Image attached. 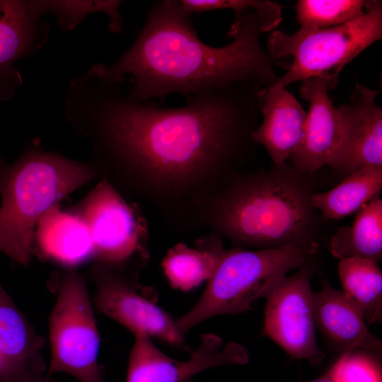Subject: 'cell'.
<instances>
[{
	"label": "cell",
	"instance_id": "6da1fadb",
	"mask_svg": "<svg viewBox=\"0 0 382 382\" xmlns=\"http://www.w3.org/2000/svg\"><path fill=\"white\" fill-rule=\"evenodd\" d=\"M124 78L96 64L73 79L65 96L66 117L91 135L110 157L161 188L187 186L234 158L260 114L263 88L241 84L195 95L164 108L125 93Z\"/></svg>",
	"mask_w": 382,
	"mask_h": 382
},
{
	"label": "cell",
	"instance_id": "7a4b0ae2",
	"mask_svg": "<svg viewBox=\"0 0 382 382\" xmlns=\"http://www.w3.org/2000/svg\"><path fill=\"white\" fill-rule=\"evenodd\" d=\"M191 15L180 1L154 3L133 45L107 71L115 77L129 76V96L153 100L178 93L195 95L252 83L272 85L277 79L272 60L260 42L267 32L263 20L253 9L233 23V41L211 47L197 36Z\"/></svg>",
	"mask_w": 382,
	"mask_h": 382
},
{
	"label": "cell",
	"instance_id": "3957f363",
	"mask_svg": "<svg viewBox=\"0 0 382 382\" xmlns=\"http://www.w3.org/2000/svg\"><path fill=\"white\" fill-rule=\"evenodd\" d=\"M236 184L216 202L214 218L232 241L259 249L318 250L312 236L313 207L307 186L285 166H275Z\"/></svg>",
	"mask_w": 382,
	"mask_h": 382
},
{
	"label": "cell",
	"instance_id": "277c9868",
	"mask_svg": "<svg viewBox=\"0 0 382 382\" xmlns=\"http://www.w3.org/2000/svg\"><path fill=\"white\" fill-rule=\"evenodd\" d=\"M89 165L41 150L28 149L7 168H0V253L26 265L35 228L64 197L90 181Z\"/></svg>",
	"mask_w": 382,
	"mask_h": 382
},
{
	"label": "cell",
	"instance_id": "5b68a950",
	"mask_svg": "<svg viewBox=\"0 0 382 382\" xmlns=\"http://www.w3.org/2000/svg\"><path fill=\"white\" fill-rule=\"evenodd\" d=\"M382 39V1L368 0L361 18L336 27L302 28L293 34L271 33L266 50L276 63L291 58L287 71L271 85L286 88L308 79L324 80L335 88L342 69L362 51Z\"/></svg>",
	"mask_w": 382,
	"mask_h": 382
},
{
	"label": "cell",
	"instance_id": "8992f818",
	"mask_svg": "<svg viewBox=\"0 0 382 382\" xmlns=\"http://www.w3.org/2000/svg\"><path fill=\"white\" fill-rule=\"evenodd\" d=\"M309 256L291 245L226 250L199 300L176 319L179 332L185 337L188 331L208 318L251 309L255 301L266 298L289 271L299 268Z\"/></svg>",
	"mask_w": 382,
	"mask_h": 382
},
{
	"label": "cell",
	"instance_id": "52a82bcc",
	"mask_svg": "<svg viewBox=\"0 0 382 382\" xmlns=\"http://www.w3.org/2000/svg\"><path fill=\"white\" fill-rule=\"evenodd\" d=\"M47 376L67 374L79 382H105L98 360L100 335L85 278L63 276L49 317Z\"/></svg>",
	"mask_w": 382,
	"mask_h": 382
},
{
	"label": "cell",
	"instance_id": "ba28073f",
	"mask_svg": "<svg viewBox=\"0 0 382 382\" xmlns=\"http://www.w3.org/2000/svg\"><path fill=\"white\" fill-rule=\"evenodd\" d=\"M290 277H284L266 296L263 332L291 357L321 364L325 354L316 337L313 264L306 261Z\"/></svg>",
	"mask_w": 382,
	"mask_h": 382
},
{
	"label": "cell",
	"instance_id": "9c48e42d",
	"mask_svg": "<svg viewBox=\"0 0 382 382\" xmlns=\"http://www.w3.org/2000/svg\"><path fill=\"white\" fill-rule=\"evenodd\" d=\"M78 214L90 231L94 257L102 265L112 269L136 256L146 259L144 220L107 180L89 193Z\"/></svg>",
	"mask_w": 382,
	"mask_h": 382
},
{
	"label": "cell",
	"instance_id": "30bf717a",
	"mask_svg": "<svg viewBox=\"0 0 382 382\" xmlns=\"http://www.w3.org/2000/svg\"><path fill=\"white\" fill-rule=\"evenodd\" d=\"M93 277L96 285L93 303L97 311L134 335H146L172 347L187 349L176 320L159 307L153 289L141 287L103 265L94 269Z\"/></svg>",
	"mask_w": 382,
	"mask_h": 382
},
{
	"label": "cell",
	"instance_id": "8fae6325",
	"mask_svg": "<svg viewBox=\"0 0 382 382\" xmlns=\"http://www.w3.org/2000/svg\"><path fill=\"white\" fill-rule=\"evenodd\" d=\"M146 335H134L127 371L126 382H184L207 369L248 362L247 349L236 342L223 346L214 334L201 337L198 347L186 361L170 357Z\"/></svg>",
	"mask_w": 382,
	"mask_h": 382
},
{
	"label": "cell",
	"instance_id": "7c38bea8",
	"mask_svg": "<svg viewBox=\"0 0 382 382\" xmlns=\"http://www.w3.org/2000/svg\"><path fill=\"white\" fill-rule=\"evenodd\" d=\"M379 92L357 84L348 103L337 108L342 124L339 146L329 166L352 173L366 166H382V108Z\"/></svg>",
	"mask_w": 382,
	"mask_h": 382
},
{
	"label": "cell",
	"instance_id": "4fadbf2b",
	"mask_svg": "<svg viewBox=\"0 0 382 382\" xmlns=\"http://www.w3.org/2000/svg\"><path fill=\"white\" fill-rule=\"evenodd\" d=\"M39 0H0V101L11 98L23 82L15 66L48 41L50 25Z\"/></svg>",
	"mask_w": 382,
	"mask_h": 382
},
{
	"label": "cell",
	"instance_id": "5bb4252c",
	"mask_svg": "<svg viewBox=\"0 0 382 382\" xmlns=\"http://www.w3.org/2000/svg\"><path fill=\"white\" fill-rule=\"evenodd\" d=\"M326 82L320 78L301 81L300 95L309 103L301 142L289 159L298 173H313L328 165L341 141L340 114L328 95Z\"/></svg>",
	"mask_w": 382,
	"mask_h": 382
},
{
	"label": "cell",
	"instance_id": "9a60e30c",
	"mask_svg": "<svg viewBox=\"0 0 382 382\" xmlns=\"http://www.w3.org/2000/svg\"><path fill=\"white\" fill-rule=\"evenodd\" d=\"M44 340L0 284V382L47 374Z\"/></svg>",
	"mask_w": 382,
	"mask_h": 382
},
{
	"label": "cell",
	"instance_id": "2e32d148",
	"mask_svg": "<svg viewBox=\"0 0 382 382\" xmlns=\"http://www.w3.org/2000/svg\"><path fill=\"white\" fill-rule=\"evenodd\" d=\"M258 108L262 121L252 139L266 149L275 166L283 165L301 142L306 112L289 91L272 86L260 91Z\"/></svg>",
	"mask_w": 382,
	"mask_h": 382
},
{
	"label": "cell",
	"instance_id": "e0dca14e",
	"mask_svg": "<svg viewBox=\"0 0 382 382\" xmlns=\"http://www.w3.org/2000/svg\"><path fill=\"white\" fill-rule=\"evenodd\" d=\"M313 308L316 327L341 354L362 349L381 355L382 341L369 330L360 310L327 280L313 292Z\"/></svg>",
	"mask_w": 382,
	"mask_h": 382
},
{
	"label": "cell",
	"instance_id": "ac0fdd59",
	"mask_svg": "<svg viewBox=\"0 0 382 382\" xmlns=\"http://www.w3.org/2000/svg\"><path fill=\"white\" fill-rule=\"evenodd\" d=\"M35 233L42 252L58 262L72 266L94 257L92 238L83 218L58 204L42 216Z\"/></svg>",
	"mask_w": 382,
	"mask_h": 382
},
{
	"label": "cell",
	"instance_id": "d6986e66",
	"mask_svg": "<svg viewBox=\"0 0 382 382\" xmlns=\"http://www.w3.org/2000/svg\"><path fill=\"white\" fill-rule=\"evenodd\" d=\"M226 250L216 236L197 241L195 248L178 243L163 259V272L173 288L190 291L210 279Z\"/></svg>",
	"mask_w": 382,
	"mask_h": 382
},
{
	"label": "cell",
	"instance_id": "ffe728a7",
	"mask_svg": "<svg viewBox=\"0 0 382 382\" xmlns=\"http://www.w3.org/2000/svg\"><path fill=\"white\" fill-rule=\"evenodd\" d=\"M381 189L382 166H366L350 173L332 189L313 194L311 204L325 219L339 220L378 198Z\"/></svg>",
	"mask_w": 382,
	"mask_h": 382
},
{
	"label": "cell",
	"instance_id": "44dd1931",
	"mask_svg": "<svg viewBox=\"0 0 382 382\" xmlns=\"http://www.w3.org/2000/svg\"><path fill=\"white\" fill-rule=\"evenodd\" d=\"M329 250L340 260L360 257L378 263L382 257V201L378 197L361 208L352 226L332 236Z\"/></svg>",
	"mask_w": 382,
	"mask_h": 382
},
{
	"label": "cell",
	"instance_id": "7402d4cb",
	"mask_svg": "<svg viewBox=\"0 0 382 382\" xmlns=\"http://www.w3.org/2000/svg\"><path fill=\"white\" fill-rule=\"evenodd\" d=\"M343 294L360 310L366 323L382 320V272L378 262L365 258L340 260Z\"/></svg>",
	"mask_w": 382,
	"mask_h": 382
},
{
	"label": "cell",
	"instance_id": "603a6c76",
	"mask_svg": "<svg viewBox=\"0 0 382 382\" xmlns=\"http://www.w3.org/2000/svg\"><path fill=\"white\" fill-rule=\"evenodd\" d=\"M364 0H299L296 18L302 28H326L352 22L364 15Z\"/></svg>",
	"mask_w": 382,
	"mask_h": 382
},
{
	"label": "cell",
	"instance_id": "cb8c5ba5",
	"mask_svg": "<svg viewBox=\"0 0 382 382\" xmlns=\"http://www.w3.org/2000/svg\"><path fill=\"white\" fill-rule=\"evenodd\" d=\"M39 1L44 13H52L58 25L63 30L73 29L86 16L96 12L107 14L108 28L112 33L120 32L123 25V18L120 11L122 1Z\"/></svg>",
	"mask_w": 382,
	"mask_h": 382
},
{
	"label": "cell",
	"instance_id": "d4e9b609",
	"mask_svg": "<svg viewBox=\"0 0 382 382\" xmlns=\"http://www.w3.org/2000/svg\"><path fill=\"white\" fill-rule=\"evenodd\" d=\"M332 366L335 382H382L381 363L366 353H342Z\"/></svg>",
	"mask_w": 382,
	"mask_h": 382
},
{
	"label": "cell",
	"instance_id": "484cf974",
	"mask_svg": "<svg viewBox=\"0 0 382 382\" xmlns=\"http://www.w3.org/2000/svg\"><path fill=\"white\" fill-rule=\"evenodd\" d=\"M183 9L190 15L204 11L231 9L234 12L236 22L247 10L253 9L257 14L265 16L273 8V2L267 0H181Z\"/></svg>",
	"mask_w": 382,
	"mask_h": 382
},
{
	"label": "cell",
	"instance_id": "4316f807",
	"mask_svg": "<svg viewBox=\"0 0 382 382\" xmlns=\"http://www.w3.org/2000/svg\"><path fill=\"white\" fill-rule=\"evenodd\" d=\"M307 382H335L334 380V369L332 366L325 373L320 376Z\"/></svg>",
	"mask_w": 382,
	"mask_h": 382
},
{
	"label": "cell",
	"instance_id": "83f0119b",
	"mask_svg": "<svg viewBox=\"0 0 382 382\" xmlns=\"http://www.w3.org/2000/svg\"><path fill=\"white\" fill-rule=\"evenodd\" d=\"M25 382H47V380L46 379H37V380H30V381H25Z\"/></svg>",
	"mask_w": 382,
	"mask_h": 382
},
{
	"label": "cell",
	"instance_id": "f1b7e54d",
	"mask_svg": "<svg viewBox=\"0 0 382 382\" xmlns=\"http://www.w3.org/2000/svg\"><path fill=\"white\" fill-rule=\"evenodd\" d=\"M4 162L2 161V160L0 158V168L2 166Z\"/></svg>",
	"mask_w": 382,
	"mask_h": 382
},
{
	"label": "cell",
	"instance_id": "f546056e",
	"mask_svg": "<svg viewBox=\"0 0 382 382\" xmlns=\"http://www.w3.org/2000/svg\"><path fill=\"white\" fill-rule=\"evenodd\" d=\"M184 382H192L191 380H187V381H185Z\"/></svg>",
	"mask_w": 382,
	"mask_h": 382
}]
</instances>
